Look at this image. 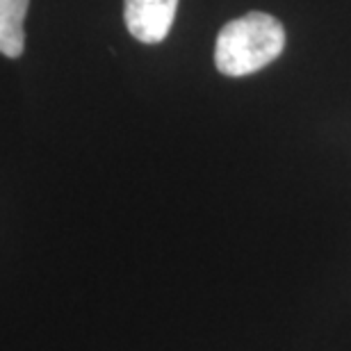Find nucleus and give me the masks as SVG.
Returning <instances> with one entry per match:
<instances>
[{
  "instance_id": "obj_3",
  "label": "nucleus",
  "mask_w": 351,
  "mask_h": 351,
  "mask_svg": "<svg viewBox=\"0 0 351 351\" xmlns=\"http://www.w3.org/2000/svg\"><path fill=\"white\" fill-rule=\"evenodd\" d=\"M30 0H0V53L19 58L25 46L23 19Z\"/></svg>"
},
{
  "instance_id": "obj_1",
  "label": "nucleus",
  "mask_w": 351,
  "mask_h": 351,
  "mask_svg": "<svg viewBox=\"0 0 351 351\" xmlns=\"http://www.w3.org/2000/svg\"><path fill=\"white\" fill-rule=\"evenodd\" d=\"M285 30L278 19L265 12H249L219 30L215 46L217 71L230 78L251 75L283 53Z\"/></svg>"
},
{
  "instance_id": "obj_2",
  "label": "nucleus",
  "mask_w": 351,
  "mask_h": 351,
  "mask_svg": "<svg viewBox=\"0 0 351 351\" xmlns=\"http://www.w3.org/2000/svg\"><path fill=\"white\" fill-rule=\"evenodd\" d=\"M176 7L178 0H125V27L142 44H160L173 25Z\"/></svg>"
}]
</instances>
